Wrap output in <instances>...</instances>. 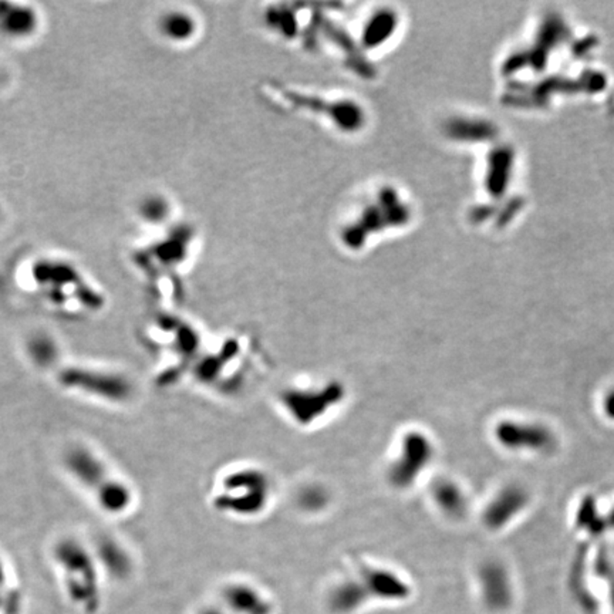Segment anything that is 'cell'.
Masks as SVG:
<instances>
[{"mask_svg":"<svg viewBox=\"0 0 614 614\" xmlns=\"http://www.w3.org/2000/svg\"><path fill=\"white\" fill-rule=\"evenodd\" d=\"M56 383L70 395L107 405H125L135 397V385L130 375L90 363H70L56 373Z\"/></svg>","mask_w":614,"mask_h":614,"instance_id":"cell-3","label":"cell"},{"mask_svg":"<svg viewBox=\"0 0 614 614\" xmlns=\"http://www.w3.org/2000/svg\"><path fill=\"white\" fill-rule=\"evenodd\" d=\"M62 465L70 481L100 512L120 518L134 510L137 495L132 483L89 443L69 445L63 453Z\"/></svg>","mask_w":614,"mask_h":614,"instance_id":"cell-1","label":"cell"},{"mask_svg":"<svg viewBox=\"0 0 614 614\" xmlns=\"http://www.w3.org/2000/svg\"><path fill=\"white\" fill-rule=\"evenodd\" d=\"M158 34L167 42L184 44L194 39L197 34V20L188 10L172 9L162 14L158 19Z\"/></svg>","mask_w":614,"mask_h":614,"instance_id":"cell-7","label":"cell"},{"mask_svg":"<svg viewBox=\"0 0 614 614\" xmlns=\"http://www.w3.org/2000/svg\"><path fill=\"white\" fill-rule=\"evenodd\" d=\"M167 210L168 208L162 204L161 200H155L154 198V200H148L142 205L141 214L148 220H161V218L167 214Z\"/></svg>","mask_w":614,"mask_h":614,"instance_id":"cell-9","label":"cell"},{"mask_svg":"<svg viewBox=\"0 0 614 614\" xmlns=\"http://www.w3.org/2000/svg\"><path fill=\"white\" fill-rule=\"evenodd\" d=\"M267 476L255 468L227 471L215 481L210 491V505L219 513L253 516L265 508L268 500Z\"/></svg>","mask_w":614,"mask_h":614,"instance_id":"cell-4","label":"cell"},{"mask_svg":"<svg viewBox=\"0 0 614 614\" xmlns=\"http://www.w3.org/2000/svg\"><path fill=\"white\" fill-rule=\"evenodd\" d=\"M52 559L70 600L83 610L99 608L100 565L92 546L76 536H62L53 543Z\"/></svg>","mask_w":614,"mask_h":614,"instance_id":"cell-2","label":"cell"},{"mask_svg":"<svg viewBox=\"0 0 614 614\" xmlns=\"http://www.w3.org/2000/svg\"><path fill=\"white\" fill-rule=\"evenodd\" d=\"M430 458V443L423 435L411 434L410 437L405 440L400 460L395 463L391 471V480L395 481L397 485H408L411 481L414 480V476L423 471Z\"/></svg>","mask_w":614,"mask_h":614,"instance_id":"cell-6","label":"cell"},{"mask_svg":"<svg viewBox=\"0 0 614 614\" xmlns=\"http://www.w3.org/2000/svg\"><path fill=\"white\" fill-rule=\"evenodd\" d=\"M39 26V14L34 6L0 2V36L12 42H24L36 34Z\"/></svg>","mask_w":614,"mask_h":614,"instance_id":"cell-5","label":"cell"},{"mask_svg":"<svg viewBox=\"0 0 614 614\" xmlns=\"http://www.w3.org/2000/svg\"><path fill=\"white\" fill-rule=\"evenodd\" d=\"M7 583H9V570H7L6 563L0 559V591L12 590V589H7Z\"/></svg>","mask_w":614,"mask_h":614,"instance_id":"cell-10","label":"cell"},{"mask_svg":"<svg viewBox=\"0 0 614 614\" xmlns=\"http://www.w3.org/2000/svg\"><path fill=\"white\" fill-rule=\"evenodd\" d=\"M435 495H437L438 503L450 513H460L465 505L463 495L457 486H453V483L443 482L438 485Z\"/></svg>","mask_w":614,"mask_h":614,"instance_id":"cell-8","label":"cell"},{"mask_svg":"<svg viewBox=\"0 0 614 614\" xmlns=\"http://www.w3.org/2000/svg\"><path fill=\"white\" fill-rule=\"evenodd\" d=\"M200 614H224L220 613L219 610H214V609H207V610L202 611Z\"/></svg>","mask_w":614,"mask_h":614,"instance_id":"cell-11","label":"cell"}]
</instances>
